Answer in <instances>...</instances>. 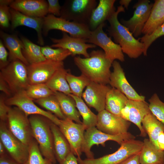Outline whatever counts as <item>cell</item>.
<instances>
[{
	"label": "cell",
	"instance_id": "6da1fadb",
	"mask_svg": "<svg viewBox=\"0 0 164 164\" xmlns=\"http://www.w3.org/2000/svg\"><path fill=\"white\" fill-rule=\"evenodd\" d=\"M90 56L82 58L80 56L74 58L76 65L90 81L107 85L109 84L112 62L106 56L102 50H94Z\"/></svg>",
	"mask_w": 164,
	"mask_h": 164
},
{
	"label": "cell",
	"instance_id": "7a4b0ae2",
	"mask_svg": "<svg viewBox=\"0 0 164 164\" xmlns=\"http://www.w3.org/2000/svg\"><path fill=\"white\" fill-rule=\"evenodd\" d=\"M125 12V8L120 5L112 12L107 20L110 24L108 31L114 42L121 46L123 53L130 58L136 59L143 53L144 46L118 20L119 14Z\"/></svg>",
	"mask_w": 164,
	"mask_h": 164
},
{
	"label": "cell",
	"instance_id": "3957f363",
	"mask_svg": "<svg viewBox=\"0 0 164 164\" xmlns=\"http://www.w3.org/2000/svg\"><path fill=\"white\" fill-rule=\"evenodd\" d=\"M33 136L37 142L40 151L45 158L54 164L56 162L51 128L52 122L46 117L34 114L29 117Z\"/></svg>",
	"mask_w": 164,
	"mask_h": 164
},
{
	"label": "cell",
	"instance_id": "277c9868",
	"mask_svg": "<svg viewBox=\"0 0 164 164\" xmlns=\"http://www.w3.org/2000/svg\"><path fill=\"white\" fill-rule=\"evenodd\" d=\"M0 70V78L8 85L12 96L24 91L29 85L27 66L21 61H12Z\"/></svg>",
	"mask_w": 164,
	"mask_h": 164
},
{
	"label": "cell",
	"instance_id": "5b68a950",
	"mask_svg": "<svg viewBox=\"0 0 164 164\" xmlns=\"http://www.w3.org/2000/svg\"><path fill=\"white\" fill-rule=\"evenodd\" d=\"M143 142L135 139L122 142L120 147L114 152L98 158L81 159L77 157L79 164H121L132 156L141 151Z\"/></svg>",
	"mask_w": 164,
	"mask_h": 164
},
{
	"label": "cell",
	"instance_id": "8992f818",
	"mask_svg": "<svg viewBox=\"0 0 164 164\" xmlns=\"http://www.w3.org/2000/svg\"><path fill=\"white\" fill-rule=\"evenodd\" d=\"M95 0H67L61 6L60 17L67 20L88 26Z\"/></svg>",
	"mask_w": 164,
	"mask_h": 164
},
{
	"label": "cell",
	"instance_id": "52a82bcc",
	"mask_svg": "<svg viewBox=\"0 0 164 164\" xmlns=\"http://www.w3.org/2000/svg\"><path fill=\"white\" fill-rule=\"evenodd\" d=\"M52 29H57L68 33L73 37L87 40L91 31L87 25L70 21L60 17L48 14L44 18L43 34L46 36Z\"/></svg>",
	"mask_w": 164,
	"mask_h": 164
},
{
	"label": "cell",
	"instance_id": "ba28073f",
	"mask_svg": "<svg viewBox=\"0 0 164 164\" xmlns=\"http://www.w3.org/2000/svg\"><path fill=\"white\" fill-rule=\"evenodd\" d=\"M6 123L10 132L29 146L34 138L29 117L18 107L10 106Z\"/></svg>",
	"mask_w": 164,
	"mask_h": 164
},
{
	"label": "cell",
	"instance_id": "9c48e42d",
	"mask_svg": "<svg viewBox=\"0 0 164 164\" xmlns=\"http://www.w3.org/2000/svg\"><path fill=\"white\" fill-rule=\"evenodd\" d=\"M135 138L134 135L128 132L124 134L112 135L100 131L96 127H93L86 129L85 132L81 151L85 153L87 158H93L94 154L91 149L94 145H101L104 146L105 142L108 141H114L121 145L126 141Z\"/></svg>",
	"mask_w": 164,
	"mask_h": 164
},
{
	"label": "cell",
	"instance_id": "30bf717a",
	"mask_svg": "<svg viewBox=\"0 0 164 164\" xmlns=\"http://www.w3.org/2000/svg\"><path fill=\"white\" fill-rule=\"evenodd\" d=\"M104 23L100 25L95 30L91 31L87 42L101 48L106 57L112 62L116 60L123 62L125 56L121 46L113 42L104 31Z\"/></svg>",
	"mask_w": 164,
	"mask_h": 164
},
{
	"label": "cell",
	"instance_id": "8fae6325",
	"mask_svg": "<svg viewBox=\"0 0 164 164\" xmlns=\"http://www.w3.org/2000/svg\"><path fill=\"white\" fill-rule=\"evenodd\" d=\"M0 141L12 159L21 164L25 163L29 156V146L22 143L10 132L6 122L1 121Z\"/></svg>",
	"mask_w": 164,
	"mask_h": 164
},
{
	"label": "cell",
	"instance_id": "7c38bea8",
	"mask_svg": "<svg viewBox=\"0 0 164 164\" xmlns=\"http://www.w3.org/2000/svg\"><path fill=\"white\" fill-rule=\"evenodd\" d=\"M57 126L68 141L71 151L77 157H80L82 145L86 130L84 125L66 118L60 119Z\"/></svg>",
	"mask_w": 164,
	"mask_h": 164
},
{
	"label": "cell",
	"instance_id": "4fadbf2b",
	"mask_svg": "<svg viewBox=\"0 0 164 164\" xmlns=\"http://www.w3.org/2000/svg\"><path fill=\"white\" fill-rule=\"evenodd\" d=\"M153 4L149 0H139L133 6L135 9L132 16L128 20L122 19L121 23L127 27L135 38L142 33L143 29L148 21Z\"/></svg>",
	"mask_w": 164,
	"mask_h": 164
},
{
	"label": "cell",
	"instance_id": "5bb4252c",
	"mask_svg": "<svg viewBox=\"0 0 164 164\" xmlns=\"http://www.w3.org/2000/svg\"><path fill=\"white\" fill-rule=\"evenodd\" d=\"M33 101L27 96L23 91L7 98L5 102L9 106L18 107L28 117L34 114L43 115L57 125L60 119L51 112L46 111L38 107Z\"/></svg>",
	"mask_w": 164,
	"mask_h": 164
},
{
	"label": "cell",
	"instance_id": "9a60e30c",
	"mask_svg": "<svg viewBox=\"0 0 164 164\" xmlns=\"http://www.w3.org/2000/svg\"><path fill=\"white\" fill-rule=\"evenodd\" d=\"M64 67L63 61L46 59L27 66L29 84H45L60 68Z\"/></svg>",
	"mask_w": 164,
	"mask_h": 164
},
{
	"label": "cell",
	"instance_id": "2e32d148",
	"mask_svg": "<svg viewBox=\"0 0 164 164\" xmlns=\"http://www.w3.org/2000/svg\"><path fill=\"white\" fill-rule=\"evenodd\" d=\"M97 116L96 126L100 131L112 135L128 132L131 123L121 116L114 114L105 109L98 112Z\"/></svg>",
	"mask_w": 164,
	"mask_h": 164
},
{
	"label": "cell",
	"instance_id": "e0dca14e",
	"mask_svg": "<svg viewBox=\"0 0 164 164\" xmlns=\"http://www.w3.org/2000/svg\"><path fill=\"white\" fill-rule=\"evenodd\" d=\"M150 113L149 104L145 101L128 99L121 111V116L135 125L140 131V136L145 137L146 133L142 125V121L145 117Z\"/></svg>",
	"mask_w": 164,
	"mask_h": 164
},
{
	"label": "cell",
	"instance_id": "ac0fdd59",
	"mask_svg": "<svg viewBox=\"0 0 164 164\" xmlns=\"http://www.w3.org/2000/svg\"><path fill=\"white\" fill-rule=\"evenodd\" d=\"M109 84L124 94L129 100L145 101V97L139 94L129 84L119 62L114 60L112 63Z\"/></svg>",
	"mask_w": 164,
	"mask_h": 164
},
{
	"label": "cell",
	"instance_id": "d6986e66",
	"mask_svg": "<svg viewBox=\"0 0 164 164\" xmlns=\"http://www.w3.org/2000/svg\"><path fill=\"white\" fill-rule=\"evenodd\" d=\"M111 87L90 81L83 92L82 98L90 107L98 113L105 109L106 95Z\"/></svg>",
	"mask_w": 164,
	"mask_h": 164
},
{
	"label": "cell",
	"instance_id": "ffe728a7",
	"mask_svg": "<svg viewBox=\"0 0 164 164\" xmlns=\"http://www.w3.org/2000/svg\"><path fill=\"white\" fill-rule=\"evenodd\" d=\"M54 43L50 46L52 48H61L67 49L72 53V56L76 55H83L85 58L90 56L87 51L89 48H96L97 46L92 44H87L86 40L81 38L73 37L66 32H63L61 39L50 38Z\"/></svg>",
	"mask_w": 164,
	"mask_h": 164
},
{
	"label": "cell",
	"instance_id": "44dd1931",
	"mask_svg": "<svg viewBox=\"0 0 164 164\" xmlns=\"http://www.w3.org/2000/svg\"><path fill=\"white\" fill-rule=\"evenodd\" d=\"M11 28L14 30L19 26H25L35 29L37 32L38 43L41 45L44 44L42 28L44 18L30 17L10 8Z\"/></svg>",
	"mask_w": 164,
	"mask_h": 164
},
{
	"label": "cell",
	"instance_id": "7402d4cb",
	"mask_svg": "<svg viewBox=\"0 0 164 164\" xmlns=\"http://www.w3.org/2000/svg\"><path fill=\"white\" fill-rule=\"evenodd\" d=\"M10 8L30 17L44 18L48 15V2L45 0H15Z\"/></svg>",
	"mask_w": 164,
	"mask_h": 164
},
{
	"label": "cell",
	"instance_id": "603a6c76",
	"mask_svg": "<svg viewBox=\"0 0 164 164\" xmlns=\"http://www.w3.org/2000/svg\"><path fill=\"white\" fill-rule=\"evenodd\" d=\"M115 0H99L96 8L93 10L90 18L88 26L91 30L96 29L100 25L107 20L115 10Z\"/></svg>",
	"mask_w": 164,
	"mask_h": 164
},
{
	"label": "cell",
	"instance_id": "cb8c5ba5",
	"mask_svg": "<svg viewBox=\"0 0 164 164\" xmlns=\"http://www.w3.org/2000/svg\"><path fill=\"white\" fill-rule=\"evenodd\" d=\"M0 36L4 46L9 51L10 62L19 60L27 66L29 65L22 54L23 45L20 39L15 35L9 34L1 31Z\"/></svg>",
	"mask_w": 164,
	"mask_h": 164
},
{
	"label": "cell",
	"instance_id": "d4e9b609",
	"mask_svg": "<svg viewBox=\"0 0 164 164\" xmlns=\"http://www.w3.org/2000/svg\"><path fill=\"white\" fill-rule=\"evenodd\" d=\"M50 128L53 137L55 156L56 160L59 163L71 152L70 147L58 126L51 122Z\"/></svg>",
	"mask_w": 164,
	"mask_h": 164
},
{
	"label": "cell",
	"instance_id": "484cf974",
	"mask_svg": "<svg viewBox=\"0 0 164 164\" xmlns=\"http://www.w3.org/2000/svg\"><path fill=\"white\" fill-rule=\"evenodd\" d=\"M164 23V0H156L149 17L145 25L142 33L149 35Z\"/></svg>",
	"mask_w": 164,
	"mask_h": 164
},
{
	"label": "cell",
	"instance_id": "4316f807",
	"mask_svg": "<svg viewBox=\"0 0 164 164\" xmlns=\"http://www.w3.org/2000/svg\"><path fill=\"white\" fill-rule=\"evenodd\" d=\"M140 153V164L164 163V151L157 149L149 139L145 138Z\"/></svg>",
	"mask_w": 164,
	"mask_h": 164
},
{
	"label": "cell",
	"instance_id": "83f0119b",
	"mask_svg": "<svg viewBox=\"0 0 164 164\" xmlns=\"http://www.w3.org/2000/svg\"><path fill=\"white\" fill-rule=\"evenodd\" d=\"M54 95L57 99L61 111L66 118L76 123L82 124L80 119V114L77 110L73 98L69 95L55 92Z\"/></svg>",
	"mask_w": 164,
	"mask_h": 164
},
{
	"label": "cell",
	"instance_id": "f1b7e54d",
	"mask_svg": "<svg viewBox=\"0 0 164 164\" xmlns=\"http://www.w3.org/2000/svg\"><path fill=\"white\" fill-rule=\"evenodd\" d=\"M128 99L115 88L111 87L106 98L105 109L115 115L121 116V111Z\"/></svg>",
	"mask_w": 164,
	"mask_h": 164
},
{
	"label": "cell",
	"instance_id": "f546056e",
	"mask_svg": "<svg viewBox=\"0 0 164 164\" xmlns=\"http://www.w3.org/2000/svg\"><path fill=\"white\" fill-rule=\"evenodd\" d=\"M142 124L148 135L149 140L157 149H160L158 144L157 140L160 132H164V124L159 121L151 112L145 117Z\"/></svg>",
	"mask_w": 164,
	"mask_h": 164
},
{
	"label": "cell",
	"instance_id": "4dcf8cb0",
	"mask_svg": "<svg viewBox=\"0 0 164 164\" xmlns=\"http://www.w3.org/2000/svg\"><path fill=\"white\" fill-rule=\"evenodd\" d=\"M69 71V70L65 69L64 67L60 68L45 84L54 92H60L67 95L71 94L66 79L67 74Z\"/></svg>",
	"mask_w": 164,
	"mask_h": 164
},
{
	"label": "cell",
	"instance_id": "1f68e13d",
	"mask_svg": "<svg viewBox=\"0 0 164 164\" xmlns=\"http://www.w3.org/2000/svg\"><path fill=\"white\" fill-rule=\"evenodd\" d=\"M23 45L22 54L29 64L43 61L46 59L43 54L41 47L22 36L20 37Z\"/></svg>",
	"mask_w": 164,
	"mask_h": 164
},
{
	"label": "cell",
	"instance_id": "d6a6232c",
	"mask_svg": "<svg viewBox=\"0 0 164 164\" xmlns=\"http://www.w3.org/2000/svg\"><path fill=\"white\" fill-rule=\"evenodd\" d=\"M69 95L72 97L75 102L77 108L82 118V124L85 126L86 130L96 127L97 122V115L90 109L81 97L72 94Z\"/></svg>",
	"mask_w": 164,
	"mask_h": 164
},
{
	"label": "cell",
	"instance_id": "836d02e7",
	"mask_svg": "<svg viewBox=\"0 0 164 164\" xmlns=\"http://www.w3.org/2000/svg\"><path fill=\"white\" fill-rule=\"evenodd\" d=\"M66 79L71 94L82 98L83 90L90 82L89 80L82 74L78 76L73 75L70 71L67 74Z\"/></svg>",
	"mask_w": 164,
	"mask_h": 164
},
{
	"label": "cell",
	"instance_id": "e575fe53",
	"mask_svg": "<svg viewBox=\"0 0 164 164\" xmlns=\"http://www.w3.org/2000/svg\"><path fill=\"white\" fill-rule=\"evenodd\" d=\"M34 101L40 106L53 113L59 119H64L66 118L61 111L59 102L54 94Z\"/></svg>",
	"mask_w": 164,
	"mask_h": 164
},
{
	"label": "cell",
	"instance_id": "d590c367",
	"mask_svg": "<svg viewBox=\"0 0 164 164\" xmlns=\"http://www.w3.org/2000/svg\"><path fill=\"white\" fill-rule=\"evenodd\" d=\"M24 92L33 101L53 95L55 92L43 83L29 84Z\"/></svg>",
	"mask_w": 164,
	"mask_h": 164
},
{
	"label": "cell",
	"instance_id": "8d00e7d4",
	"mask_svg": "<svg viewBox=\"0 0 164 164\" xmlns=\"http://www.w3.org/2000/svg\"><path fill=\"white\" fill-rule=\"evenodd\" d=\"M29 146V156L24 164H54L43 156L40 151L38 144L34 138Z\"/></svg>",
	"mask_w": 164,
	"mask_h": 164
},
{
	"label": "cell",
	"instance_id": "74e56055",
	"mask_svg": "<svg viewBox=\"0 0 164 164\" xmlns=\"http://www.w3.org/2000/svg\"><path fill=\"white\" fill-rule=\"evenodd\" d=\"M41 50L46 59L56 61H63L68 56L72 55L69 50L63 48L54 49L46 46L41 47Z\"/></svg>",
	"mask_w": 164,
	"mask_h": 164
},
{
	"label": "cell",
	"instance_id": "f35d334b",
	"mask_svg": "<svg viewBox=\"0 0 164 164\" xmlns=\"http://www.w3.org/2000/svg\"><path fill=\"white\" fill-rule=\"evenodd\" d=\"M149 101V108L151 113L164 124V103L156 93L152 96Z\"/></svg>",
	"mask_w": 164,
	"mask_h": 164
},
{
	"label": "cell",
	"instance_id": "ab89813d",
	"mask_svg": "<svg viewBox=\"0 0 164 164\" xmlns=\"http://www.w3.org/2000/svg\"><path fill=\"white\" fill-rule=\"evenodd\" d=\"M163 36H164V23L151 34L145 35L138 39L144 44V50L143 54L144 56H147V50L151 44L157 39Z\"/></svg>",
	"mask_w": 164,
	"mask_h": 164
},
{
	"label": "cell",
	"instance_id": "60d3db41",
	"mask_svg": "<svg viewBox=\"0 0 164 164\" xmlns=\"http://www.w3.org/2000/svg\"><path fill=\"white\" fill-rule=\"evenodd\" d=\"M10 9L9 5L0 4V25L2 28H8L10 26L11 14Z\"/></svg>",
	"mask_w": 164,
	"mask_h": 164
},
{
	"label": "cell",
	"instance_id": "b9f144b4",
	"mask_svg": "<svg viewBox=\"0 0 164 164\" xmlns=\"http://www.w3.org/2000/svg\"><path fill=\"white\" fill-rule=\"evenodd\" d=\"M6 95L3 93L0 96V119L1 121L7 122L8 113L10 106L5 102Z\"/></svg>",
	"mask_w": 164,
	"mask_h": 164
},
{
	"label": "cell",
	"instance_id": "7bdbcfd3",
	"mask_svg": "<svg viewBox=\"0 0 164 164\" xmlns=\"http://www.w3.org/2000/svg\"><path fill=\"white\" fill-rule=\"evenodd\" d=\"M48 14H52L60 17L61 6L58 0H48Z\"/></svg>",
	"mask_w": 164,
	"mask_h": 164
},
{
	"label": "cell",
	"instance_id": "ee69618b",
	"mask_svg": "<svg viewBox=\"0 0 164 164\" xmlns=\"http://www.w3.org/2000/svg\"><path fill=\"white\" fill-rule=\"evenodd\" d=\"M9 53L6 49L2 40H0V69L6 66L10 63L8 57Z\"/></svg>",
	"mask_w": 164,
	"mask_h": 164
},
{
	"label": "cell",
	"instance_id": "f6af8a7d",
	"mask_svg": "<svg viewBox=\"0 0 164 164\" xmlns=\"http://www.w3.org/2000/svg\"><path fill=\"white\" fill-rule=\"evenodd\" d=\"M60 164H79L77 158L71 152L62 161L59 162Z\"/></svg>",
	"mask_w": 164,
	"mask_h": 164
},
{
	"label": "cell",
	"instance_id": "bcb514c9",
	"mask_svg": "<svg viewBox=\"0 0 164 164\" xmlns=\"http://www.w3.org/2000/svg\"><path fill=\"white\" fill-rule=\"evenodd\" d=\"M0 90L6 96L10 97L12 96L9 88L6 82L0 78Z\"/></svg>",
	"mask_w": 164,
	"mask_h": 164
},
{
	"label": "cell",
	"instance_id": "7dc6e473",
	"mask_svg": "<svg viewBox=\"0 0 164 164\" xmlns=\"http://www.w3.org/2000/svg\"><path fill=\"white\" fill-rule=\"evenodd\" d=\"M0 164H21L12 159L7 154L0 156Z\"/></svg>",
	"mask_w": 164,
	"mask_h": 164
},
{
	"label": "cell",
	"instance_id": "c3c4849f",
	"mask_svg": "<svg viewBox=\"0 0 164 164\" xmlns=\"http://www.w3.org/2000/svg\"><path fill=\"white\" fill-rule=\"evenodd\" d=\"M140 153L132 156L125 160L121 164H140L139 162Z\"/></svg>",
	"mask_w": 164,
	"mask_h": 164
},
{
	"label": "cell",
	"instance_id": "681fc988",
	"mask_svg": "<svg viewBox=\"0 0 164 164\" xmlns=\"http://www.w3.org/2000/svg\"><path fill=\"white\" fill-rule=\"evenodd\" d=\"M157 143L159 149L164 151V132H161L159 134Z\"/></svg>",
	"mask_w": 164,
	"mask_h": 164
},
{
	"label": "cell",
	"instance_id": "f907efd6",
	"mask_svg": "<svg viewBox=\"0 0 164 164\" xmlns=\"http://www.w3.org/2000/svg\"><path fill=\"white\" fill-rule=\"evenodd\" d=\"M131 1V0H120L119 1V3L121 5L124 6V8L127 9Z\"/></svg>",
	"mask_w": 164,
	"mask_h": 164
},
{
	"label": "cell",
	"instance_id": "816d5d0a",
	"mask_svg": "<svg viewBox=\"0 0 164 164\" xmlns=\"http://www.w3.org/2000/svg\"><path fill=\"white\" fill-rule=\"evenodd\" d=\"M7 150L2 142L0 141V156L7 154Z\"/></svg>",
	"mask_w": 164,
	"mask_h": 164
},
{
	"label": "cell",
	"instance_id": "f5cc1de1",
	"mask_svg": "<svg viewBox=\"0 0 164 164\" xmlns=\"http://www.w3.org/2000/svg\"><path fill=\"white\" fill-rule=\"evenodd\" d=\"M14 1L13 0H0V4L9 5Z\"/></svg>",
	"mask_w": 164,
	"mask_h": 164
},
{
	"label": "cell",
	"instance_id": "db71d44e",
	"mask_svg": "<svg viewBox=\"0 0 164 164\" xmlns=\"http://www.w3.org/2000/svg\"><path fill=\"white\" fill-rule=\"evenodd\" d=\"M164 164V163H162V164Z\"/></svg>",
	"mask_w": 164,
	"mask_h": 164
}]
</instances>
